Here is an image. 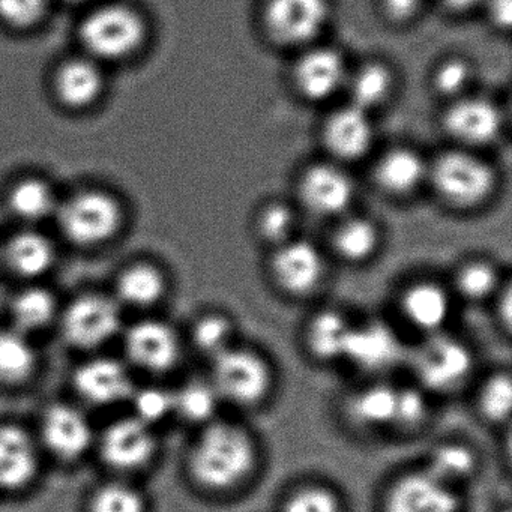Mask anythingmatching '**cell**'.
<instances>
[{"label": "cell", "mask_w": 512, "mask_h": 512, "mask_svg": "<svg viewBox=\"0 0 512 512\" xmlns=\"http://www.w3.org/2000/svg\"><path fill=\"white\" fill-rule=\"evenodd\" d=\"M404 368L413 383L439 400L473 385L478 377V353L467 338L448 329L410 344Z\"/></svg>", "instance_id": "2"}, {"label": "cell", "mask_w": 512, "mask_h": 512, "mask_svg": "<svg viewBox=\"0 0 512 512\" xmlns=\"http://www.w3.org/2000/svg\"><path fill=\"white\" fill-rule=\"evenodd\" d=\"M56 314V301L49 290L29 287L14 298L11 316L20 332L40 331L46 328Z\"/></svg>", "instance_id": "39"}, {"label": "cell", "mask_w": 512, "mask_h": 512, "mask_svg": "<svg viewBox=\"0 0 512 512\" xmlns=\"http://www.w3.org/2000/svg\"><path fill=\"white\" fill-rule=\"evenodd\" d=\"M91 512H146L143 494L131 485L110 482L101 485L91 499Z\"/></svg>", "instance_id": "42"}, {"label": "cell", "mask_w": 512, "mask_h": 512, "mask_svg": "<svg viewBox=\"0 0 512 512\" xmlns=\"http://www.w3.org/2000/svg\"><path fill=\"white\" fill-rule=\"evenodd\" d=\"M74 386L83 400L98 406L119 403L134 392L127 368L112 358L91 359L80 365Z\"/></svg>", "instance_id": "26"}, {"label": "cell", "mask_w": 512, "mask_h": 512, "mask_svg": "<svg viewBox=\"0 0 512 512\" xmlns=\"http://www.w3.org/2000/svg\"><path fill=\"white\" fill-rule=\"evenodd\" d=\"M157 452V437L151 425L133 418L113 422L101 439V455L116 470L142 469Z\"/></svg>", "instance_id": "22"}, {"label": "cell", "mask_w": 512, "mask_h": 512, "mask_svg": "<svg viewBox=\"0 0 512 512\" xmlns=\"http://www.w3.org/2000/svg\"><path fill=\"white\" fill-rule=\"evenodd\" d=\"M37 367V353L25 332L0 331V382L22 383Z\"/></svg>", "instance_id": "37"}, {"label": "cell", "mask_w": 512, "mask_h": 512, "mask_svg": "<svg viewBox=\"0 0 512 512\" xmlns=\"http://www.w3.org/2000/svg\"><path fill=\"white\" fill-rule=\"evenodd\" d=\"M262 466L263 446L256 431L226 413L197 430L185 457L191 482L211 496L244 490Z\"/></svg>", "instance_id": "1"}, {"label": "cell", "mask_w": 512, "mask_h": 512, "mask_svg": "<svg viewBox=\"0 0 512 512\" xmlns=\"http://www.w3.org/2000/svg\"><path fill=\"white\" fill-rule=\"evenodd\" d=\"M397 86L394 70L379 59L362 62L356 68H350L347 77V103L374 115L391 100Z\"/></svg>", "instance_id": "29"}, {"label": "cell", "mask_w": 512, "mask_h": 512, "mask_svg": "<svg viewBox=\"0 0 512 512\" xmlns=\"http://www.w3.org/2000/svg\"><path fill=\"white\" fill-rule=\"evenodd\" d=\"M371 175L373 184L383 196L409 199L422 187H427L428 160L410 146H391L377 157Z\"/></svg>", "instance_id": "21"}, {"label": "cell", "mask_w": 512, "mask_h": 512, "mask_svg": "<svg viewBox=\"0 0 512 512\" xmlns=\"http://www.w3.org/2000/svg\"><path fill=\"white\" fill-rule=\"evenodd\" d=\"M436 398L424 388L413 383H398L397 407L391 436H418L433 422L436 415Z\"/></svg>", "instance_id": "34"}, {"label": "cell", "mask_w": 512, "mask_h": 512, "mask_svg": "<svg viewBox=\"0 0 512 512\" xmlns=\"http://www.w3.org/2000/svg\"><path fill=\"white\" fill-rule=\"evenodd\" d=\"M349 71L340 50L316 43L299 52L292 68V82L302 100L328 103L346 89Z\"/></svg>", "instance_id": "15"}, {"label": "cell", "mask_w": 512, "mask_h": 512, "mask_svg": "<svg viewBox=\"0 0 512 512\" xmlns=\"http://www.w3.org/2000/svg\"><path fill=\"white\" fill-rule=\"evenodd\" d=\"M8 205L16 217L25 221H40L58 209L55 193L40 179L19 182L8 196Z\"/></svg>", "instance_id": "40"}, {"label": "cell", "mask_w": 512, "mask_h": 512, "mask_svg": "<svg viewBox=\"0 0 512 512\" xmlns=\"http://www.w3.org/2000/svg\"><path fill=\"white\" fill-rule=\"evenodd\" d=\"M49 0H0V19L16 28H28L43 17Z\"/></svg>", "instance_id": "44"}, {"label": "cell", "mask_w": 512, "mask_h": 512, "mask_svg": "<svg viewBox=\"0 0 512 512\" xmlns=\"http://www.w3.org/2000/svg\"><path fill=\"white\" fill-rule=\"evenodd\" d=\"M397 391L398 382L391 377L361 379L341 397V419L350 430L362 436L391 434Z\"/></svg>", "instance_id": "13"}, {"label": "cell", "mask_w": 512, "mask_h": 512, "mask_svg": "<svg viewBox=\"0 0 512 512\" xmlns=\"http://www.w3.org/2000/svg\"><path fill=\"white\" fill-rule=\"evenodd\" d=\"M302 212L296 203L271 199L257 208L253 217V235L266 251L274 250L301 233Z\"/></svg>", "instance_id": "31"}, {"label": "cell", "mask_w": 512, "mask_h": 512, "mask_svg": "<svg viewBox=\"0 0 512 512\" xmlns=\"http://www.w3.org/2000/svg\"><path fill=\"white\" fill-rule=\"evenodd\" d=\"M0 259H2V250H0Z\"/></svg>", "instance_id": "50"}, {"label": "cell", "mask_w": 512, "mask_h": 512, "mask_svg": "<svg viewBox=\"0 0 512 512\" xmlns=\"http://www.w3.org/2000/svg\"><path fill=\"white\" fill-rule=\"evenodd\" d=\"M55 88L65 106L82 109L97 100L103 89V74L94 59H73L59 68Z\"/></svg>", "instance_id": "33"}, {"label": "cell", "mask_w": 512, "mask_h": 512, "mask_svg": "<svg viewBox=\"0 0 512 512\" xmlns=\"http://www.w3.org/2000/svg\"><path fill=\"white\" fill-rule=\"evenodd\" d=\"M325 247L314 239L298 238L268 251L266 277L275 292L292 301H308L319 295L329 277Z\"/></svg>", "instance_id": "6"}, {"label": "cell", "mask_w": 512, "mask_h": 512, "mask_svg": "<svg viewBox=\"0 0 512 512\" xmlns=\"http://www.w3.org/2000/svg\"><path fill=\"white\" fill-rule=\"evenodd\" d=\"M373 115L353 104L332 110L320 128V140L331 161L355 163L370 154L374 143Z\"/></svg>", "instance_id": "17"}, {"label": "cell", "mask_w": 512, "mask_h": 512, "mask_svg": "<svg viewBox=\"0 0 512 512\" xmlns=\"http://www.w3.org/2000/svg\"><path fill=\"white\" fill-rule=\"evenodd\" d=\"M2 257L8 266L22 277H40L52 268L55 250L46 236L37 232H22L8 241Z\"/></svg>", "instance_id": "36"}, {"label": "cell", "mask_w": 512, "mask_h": 512, "mask_svg": "<svg viewBox=\"0 0 512 512\" xmlns=\"http://www.w3.org/2000/svg\"><path fill=\"white\" fill-rule=\"evenodd\" d=\"M133 397L136 418L148 425H155L164 419L175 415V400H173V389L163 386H148L140 389Z\"/></svg>", "instance_id": "43"}, {"label": "cell", "mask_w": 512, "mask_h": 512, "mask_svg": "<svg viewBox=\"0 0 512 512\" xmlns=\"http://www.w3.org/2000/svg\"><path fill=\"white\" fill-rule=\"evenodd\" d=\"M173 400L175 416L193 425L196 430L226 412L208 374L185 380L179 388L173 389Z\"/></svg>", "instance_id": "32"}, {"label": "cell", "mask_w": 512, "mask_h": 512, "mask_svg": "<svg viewBox=\"0 0 512 512\" xmlns=\"http://www.w3.org/2000/svg\"><path fill=\"white\" fill-rule=\"evenodd\" d=\"M460 508V490L421 464L404 467L383 488L382 512H460Z\"/></svg>", "instance_id": "11"}, {"label": "cell", "mask_w": 512, "mask_h": 512, "mask_svg": "<svg viewBox=\"0 0 512 512\" xmlns=\"http://www.w3.org/2000/svg\"><path fill=\"white\" fill-rule=\"evenodd\" d=\"M125 350L134 364L149 373H167L181 362L184 343L172 325L163 320H142L128 329Z\"/></svg>", "instance_id": "20"}, {"label": "cell", "mask_w": 512, "mask_h": 512, "mask_svg": "<svg viewBox=\"0 0 512 512\" xmlns=\"http://www.w3.org/2000/svg\"><path fill=\"white\" fill-rule=\"evenodd\" d=\"M383 16L392 25L413 22L424 8L425 0H379Z\"/></svg>", "instance_id": "45"}, {"label": "cell", "mask_w": 512, "mask_h": 512, "mask_svg": "<svg viewBox=\"0 0 512 512\" xmlns=\"http://www.w3.org/2000/svg\"><path fill=\"white\" fill-rule=\"evenodd\" d=\"M119 328L118 305L106 296H80L62 316V334L77 349H95L115 337Z\"/></svg>", "instance_id": "18"}, {"label": "cell", "mask_w": 512, "mask_h": 512, "mask_svg": "<svg viewBox=\"0 0 512 512\" xmlns=\"http://www.w3.org/2000/svg\"><path fill=\"white\" fill-rule=\"evenodd\" d=\"M505 118L502 107L484 95L470 94L448 103L442 116L446 136L458 148L479 151L500 139Z\"/></svg>", "instance_id": "14"}, {"label": "cell", "mask_w": 512, "mask_h": 512, "mask_svg": "<svg viewBox=\"0 0 512 512\" xmlns=\"http://www.w3.org/2000/svg\"><path fill=\"white\" fill-rule=\"evenodd\" d=\"M62 233L83 247L100 245L116 235L122 223V209L109 194L83 191L56 209Z\"/></svg>", "instance_id": "12"}, {"label": "cell", "mask_w": 512, "mask_h": 512, "mask_svg": "<svg viewBox=\"0 0 512 512\" xmlns=\"http://www.w3.org/2000/svg\"><path fill=\"white\" fill-rule=\"evenodd\" d=\"M475 68L463 56H448L434 67L431 73V88L446 103L470 94Z\"/></svg>", "instance_id": "41"}, {"label": "cell", "mask_w": 512, "mask_h": 512, "mask_svg": "<svg viewBox=\"0 0 512 512\" xmlns=\"http://www.w3.org/2000/svg\"><path fill=\"white\" fill-rule=\"evenodd\" d=\"M358 190L343 164L319 161L302 170L296 181V206L319 220L335 221L355 211Z\"/></svg>", "instance_id": "9"}, {"label": "cell", "mask_w": 512, "mask_h": 512, "mask_svg": "<svg viewBox=\"0 0 512 512\" xmlns=\"http://www.w3.org/2000/svg\"><path fill=\"white\" fill-rule=\"evenodd\" d=\"M472 388V409L482 424L505 430L511 427L512 374L509 368L496 367L476 377Z\"/></svg>", "instance_id": "27"}, {"label": "cell", "mask_w": 512, "mask_h": 512, "mask_svg": "<svg viewBox=\"0 0 512 512\" xmlns=\"http://www.w3.org/2000/svg\"><path fill=\"white\" fill-rule=\"evenodd\" d=\"M488 23L496 31L508 32L512 22V0H484Z\"/></svg>", "instance_id": "47"}, {"label": "cell", "mask_w": 512, "mask_h": 512, "mask_svg": "<svg viewBox=\"0 0 512 512\" xmlns=\"http://www.w3.org/2000/svg\"><path fill=\"white\" fill-rule=\"evenodd\" d=\"M427 187L449 211L469 214L493 200L499 175L478 151L454 146L428 161Z\"/></svg>", "instance_id": "4"}, {"label": "cell", "mask_w": 512, "mask_h": 512, "mask_svg": "<svg viewBox=\"0 0 512 512\" xmlns=\"http://www.w3.org/2000/svg\"><path fill=\"white\" fill-rule=\"evenodd\" d=\"M44 445L61 460H77L92 445V427L76 407L55 404L44 413L41 422Z\"/></svg>", "instance_id": "25"}, {"label": "cell", "mask_w": 512, "mask_h": 512, "mask_svg": "<svg viewBox=\"0 0 512 512\" xmlns=\"http://www.w3.org/2000/svg\"><path fill=\"white\" fill-rule=\"evenodd\" d=\"M68 2H86V0H68Z\"/></svg>", "instance_id": "49"}, {"label": "cell", "mask_w": 512, "mask_h": 512, "mask_svg": "<svg viewBox=\"0 0 512 512\" xmlns=\"http://www.w3.org/2000/svg\"><path fill=\"white\" fill-rule=\"evenodd\" d=\"M38 452L34 440L16 425L0 427V488L20 490L37 475Z\"/></svg>", "instance_id": "28"}, {"label": "cell", "mask_w": 512, "mask_h": 512, "mask_svg": "<svg viewBox=\"0 0 512 512\" xmlns=\"http://www.w3.org/2000/svg\"><path fill=\"white\" fill-rule=\"evenodd\" d=\"M355 316L338 305H322L308 314L301 329V344L311 362L343 365Z\"/></svg>", "instance_id": "19"}, {"label": "cell", "mask_w": 512, "mask_h": 512, "mask_svg": "<svg viewBox=\"0 0 512 512\" xmlns=\"http://www.w3.org/2000/svg\"><path fill=\"white\" fill-rule=\"evenodd\" d=\"M281 512H344V502L334 485L307 479L287 491Z\"/></svg>", "instance_id": "38"}, {"label": "cell", "mask_w": 512, "mask_h": 512, "mask_svg": "<svg viewBox=\"0 0 512 512\" xmlns=\"http://www.w3.org/2000/svg\"><path fill=\"white\" fill-rule=\"evenodd\" d=\"M331 13L329 0H263L260 19L272 44L301 52L319 41Z\"/></svg>", "instance_id": "8"}, {"label": "cell", "mask_w": 512, "mask_h": 512, "mask_svg": "<svg viewBox=\"0 0 512 512\" xmlns=\"http://www.w3.org/2000/svg\"><path fill=\"white\" fill-rule=\"evenodd\" d=\"M457 305L446 278L436 275H413L395 293L398 326L412 332L416 340L451 329Z\"/></svg>", "instance_id": "7"}, {"label": "cell", "mask_w": 512, "mask_h": 512, "mask_svg": "<svg viewBox=\"0 0 512 512\" xmlns=\"http://www.w3.org/2000/svg\"><path fill=\"white\" fill-rule=\"evenodd\" d=\"M437 4L452 14H464L481 7L484 0H436Z\"/></svg>", "instance_id": "48"}, {"label": "cell", "mask_w": 512, "mask_h": 512, "mask_svg": "<svg viewBox=\"0 0 512 512\" xmlns=\"http://www.w3.org/2000/svg\"><path fill=\"white\" fill-rule=\"evenodd\" d=\"M241 341L238 320L224 308H209L197 314L188 329L191 349L212 362Z\"/></svg>", "instance_id": "30"}, {"label": "cell", "mask_w": 512, "mask_h": 512, "mask_svg": "<svg viewBox=\"0 0 512 512\" xmlns=\"http://www.w3.org/2000/svg\"><path fill=\"white\" fill-rule=\"evenodd\" d=\"M167 277L154 263H136L119 275L118 296L131 307L149 308L157 305L167 293Z\"/></svg>", "instance_id": "35"}, {"label": "cell", "mask_w": 512, "mask_h": 512, "mask_svg": "<svg viewBox=\"0 0 512 512\" xmlns=\"http://www.w3.org/2000/svg\"><path fill=\"white\" fill-rule=\"evenodd\" d=\"M208 365L209 379L224 409L256 412L274 398L277 367L260 347L241 340Z\"/></svg>", "instance_id": "3"}, {"label": "cell", "mask_w": 512, "mask_h": 512, "mask_svg": "<svg viewBox=\"0 0 512 512\" xmlns=\"http://www.w3.org/2000/svg\"><path fill=\"white\" fill-rule=\"evenodd\" d=\"M409 347L403 329L388 317L355 316L343 365L361 379L391 377L398 368H404Z\"/></svg>", "instance_id": "5"}, {"label": "cell", "mask_w": 512, "mask_h": 512, "mask_svg": "<svg viewBox=\"0 0 512 512\" xmlns=\"http://www.w3.org/2000/svg\"><path fill=\"white\" fill-rule=\"evenodd\" d=\"M508 278L496 259L475 254L455 263L446 281L458 304L490 305Z\"/></svg>", "instance_id": "23"}, {"label": "cell", "mask_w": 512, "mask_h": 512, "mask_svg": "<svg viewBox=\"0 0 512 512\" xmlns=\"http://www.w3.org/2000/svg\"><path fill=\"white\" fill-rule=\"evenodd\" d=\"M493 319L503 338H509L512 331V283L511 278L505 281L496 298L490 302Z\"/></svg>", "instance_id": "46"}, {"label": "cell", "mask_w": 512, "mask_h": 512, "mask_svg": "<svg viewBox=\"0 0 512 512\" xmlns=\"http://www.w3.org/2000/svg\"><path fill=\"white\" fill-rule=\"evenodd\" d=\"M383 245L385 230L382 224L371 215L352 211L332 221L325 250L329 259L341 265L362 268L380 256Z\"/></svg>", "instance_id": "16"}, {"label": "cell", "mask_w": 512, "mask_h": 512, "mask_svg": "<svg viewBox=\"0 0 512 512\" xmlns=\"http://www.w3.org/2000/svg\"><path fill=\"white\" fill-rule=\"evenodd\" d=\"M142 17L122 5H107L89 14L80 28V40L91 59L127 58L145 40Z\"/></svg>", "instance_id": "10"}, {"label": "cell", "mask_w": 512, "mask_h": 512, "mask_svg": "<svg viewBox=\"0 0 512 512\" xmlns=\"http://www.w3.org/2000/svg\"><path fill=\"white\" fill-rule=\"evenodd\" d=\"M419 464L440 481L460 490L481 472L482 454L475 443L463 437H445L427 449Z\"/></svg>", "instance_id": "24"}]
</instances>
